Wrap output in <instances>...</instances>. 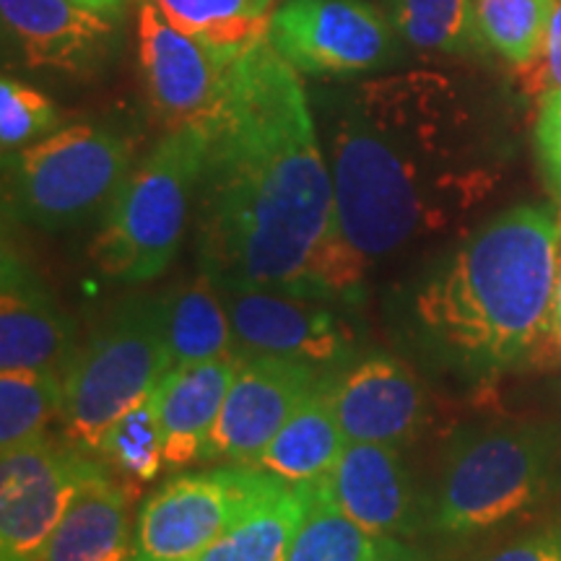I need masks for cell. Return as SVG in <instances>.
Returning a JSON list of instances; mask_svg holds the SVG:
<instances>
[{"label":"cell","instance_id":"cell-1","mask_svg":"<svg viewBox=\"0 0 561 561\" xmlns=\"http://www.w3.org/2000/svg\"><path fill=\"white\" fill-rule=\"evenodd\" d=\"M208 125L193 229L219 289L343 299L362 286L301 73L263 39L229 66Z\"/></svg>","mask_w":561,"mask_h":561},{"label":"cell","instance_id":"cell-2","mask_svg":"<svg viewBox=\"0 0 561 561\" xmlns=\"http://www.w3.org/2000/svg\"><path fill=\"white\" fill-rule=\"evenodd\" d=\"M343 242L369 271L450 221L473 198L460 167V110L430 70L333 81L312 96Z\"/></svg>","mask_w":561,"mask_h":561},{"label":"cell","instance_id":"cell-3","mask_svg":"<svg viewBox=\"0 0 561 561\" xmlns=\"http://www.w3.org/2000/svg\"><path fill=\"white\" fill-rule=\"evenodd\" d=\"M561 271V208L491 216L424 278L413 322L434 356L468 377L536 364Z\"/></svg>","mask_w":561,"mask_h":561},{"label":"cell","instance_id":"cell-4","mask_svg":"<svg viewBox=\"0 0 561 561\" xmlns=\"http://www.w3.org/2000/svg\"><path fill=\"white\" fill-rule=\"evenodd\" d=\"M561 481V426L510 421L453 437L426 504L424 530L471 541L538 507Z\"/></svg>","mask_w":561,"mask_h":561},{"label":"cell","instance_id":"cell-5","mask_svg":"<svg viewBox=\"0 0 561 561\" xmlns=\"http://www.w3.org/2000/svg\"><path fill=\"white\" fill-rule=\"evenodd\" d=\"M206 149V121L187 123L167 130L133 167L91 242L104 278L140 286L170 268L193 221Z\"/></svg>","mask_w":561,"mask_h":561},{"label":"cell","instance_id":"cell-6","mask_svg":"<svg viewBox=\"0 0 561 561\" xmlns=\"http://www.w3.org/2000/svg\"><path fill=\"white\" fill-rule=\"evenodd\" d=\"M172 369L161 294L117 301L96 328L73 346L62 369V432L96 453L112 421L144 401Z\"/></svg>","mask_w":561,"mask_h":561},{"label":"cell","instance_id":"cell-7","mask_svg":"<svg viewBox=\"0 0 561 561\" xmlns=\"http://www.w3.org/2000/svg\"><path fill=\"white\" fill-rule=\"evenodd\" d=\"M133 140L112 125L79 123L5 153V208L45 231L104 214L133 170Z\"/></svg>","mask_w":561,"mask_h":561},{"label":"cell","instance_id":"cell-8","mask_svg":"<svg viewBox=\"0 0 561 561\" xmlns=\"http://www.w3.org/2000/svg\"><path fill=\"white\" fill-rule=\"evenodd\" d=\"M286 486L255 466L172 476L138 507L133 561H193Z\"/></svg>","mask_w":561,"mask_h":561},{"label":"cell","instance_id":"cell-9","mask_svg":"<svg viewBox=\"0 0 561 561\" xmlns=\"http://www.w3.org/2000/svg\"><path fill=\"white\" fill-rule=\"evenodd\" d=\"M265 39L297 73L325 81L382 73L405 47L371 0H278Z\"/></svg>","mask_w":561,"mask_h":561},{"label":"cell","instance_id":"cell-10","mask_svg":"<svg viewBox=\"0 0 561 561\" xmlns=\"http://www.w3.org/2000/svg\"><path fill=\"white\" fill-rule=\"evenodd\" d=\"M107 471L94 453L50 434L3 453L0 462V561H42L79 491Z\"/></svg>","mask_w":561,"mask_h":561},{"label":"cell","instance_id":"cell-11","mask_svg":"<svg viewBox=\"0 0 561 561\" xmlns=\"http://www.w3.org/2000/svg\"><path fill=\"white\" fill-rule=\"evenodd\" d=\"M227 301L234 348L244 356H278L335 367L351 351L346 322L328 301L280 289H221Z\"/></svg>","mask_w":561,"mask_h":561},{"label":"cell","instance_id":"cell-12","mask_svg":"<svg viewBox=\"0 0 561 561\" xmlns=\"http://www.w3.org/2000/svg\"><path fill=\"white\" fill-rule=\"evenodd\" d=\"M322 380L325 375L310 364L242 354L203 460L257 466L280 426Z\"/></svg>","mask_w":561,"mask_h":561},{"label":"cell","instance_id":"cell-13","mask_svg":"<svg viewBox=\"0 0 561 561\" xmlns=\"http://www.w3.org/2000/svg\"><path fill=\"white\" fill-rule=\"evenodd\" d=\"M136 39L146 96L167 130L208 121L227 89L231 62L170 24L153 0H138Z\"/></svg>","mask_w":561,"mask_h":561},{"label":"cell","instance_id":"cell-14","mask_svg":"<svg viewBox=\"0 0 561 561\" xmlns=\"http://www.w3.org/2000/svg\"><path fill=\"white\" fill-rule=\"evenodd\" d=\"M0 16L5 34L34 70L91 79L110 66L117 50V19L70 0H0Z\"/></svg>","mask_w":561,"mask_h":561},{"label":"cell","instance_id":"cell-15","mask_svg":"<svg viewBox=\"0 0 561 561\" xmlns=\"http://www.w3.org/2000/svg\"><path fill=\"white\" fill-rule=\"evenodd\" d=\"M398 450L377 442H348L318 486L359 528L403 541L424 528L426 504L419 502Z\"/></svg>","mask_w":561,"mask_h":561},{"label":"cell","instance_id":"cell-16","mask_svg":"<svg viewBox=\"0 0 561 561\" xmlns=\"http://www.w3.org/2000/svg\"><path fill=\"white\" fill-rule=\"evenodd\" d=\"M331 396L348 442L403 447L424 430L426 390L409 364L371 354L331 380Z\"/></svg>","mask_w":561,"mask_h":561},{"label":"cell","instance_id":"cell-17","mask_svg":"<svg viewBox=\"0 0 561 561\" xmlns=\"http://www.w3.org/2000/svg\"><path fill=\"white\" fill-rule=\"evenodd\" d=\"M70 354V322L58 301L37 273L5 244L0 278V371H62Z\"/></svg>","mask_w":561,"mask_h":561},{"label":"cell","instance_id":"cell-18","mask_svg":"<svg viewBox=\"0 0 561 561\" xmlns=\"http://www.w3.org/2000/svg\"><path fill=\"white\" fill-rule=\"evenodd\" d=\"M240 362L242 354L237 351L219 359L174 367L159 382L157 401L167 468H182L203 460Z\"/></svg>","mask_w":561,"mask_h":561},{"label":"cell","instance_id":"cell-19","mask_svg":"<svg viewBox=\"0 0 561 561\" xmlns=\"http://www.w3.org/2000/svg\"><path fill=\"white\" fill-rule=\"evenodd\" d=\"M130 491L104 471L79 491L42 561H133Z\"/></svg>","mask_w":561,"mask_h":561},{"label":"cell","instance_id":"cell-20","mask_svg":"<svg viewBox=\"0 0 561 561\" xmlns=\"http://www.w3.org/2000/svg\"><path fill=\"white\" fill-rule=\"evenodd\" d=\"M346 445L348 439L333 405L331 380L325 377L320 388L280 426L255 468L289 486L320 483L333 471Z\"/></svg>","mask_w":561,"mask_h":561},{"label":"cell","instance_id":"cell-21","mask_svg":"<svg viewBox=\"0 0 561 561\" xmlns=\"http://www.w3.org/2000/svg\"><path fill=\"white\" fill-rule=\"evenodd\" d=\"M172 369L237 354L224 291L206 271L161 294Z\"/></svg>","mask_w":561,"mask_h":561},{"label":"cell","instance_id":"cell-22","mask_svg":"<svg viewBox=\"0 0 561 561\" xmlns=\"http://www.w3.org/2000/svg\"><path fill=\"white\" fill-rule=\"evenodd\" d=\"M170 24L198 39L224 62L268 37L278 0H153Z\"/></svg>","mask_w":561,"mask_h":561},{"label":"cell","instance_id":"cell-23","mask_svg":"<svg viewBox=\"0 0 561 561\" xmlns=\"http://www.w3.org/2000/svg\"><path fill=\"white\" fill-rule=\"evenodd\" d=\"M310 496L312 483L280 489L193 561H286Z\"/></svg>","mask_w":561,"mask_h":561},{"label":"cell","instance_id":"cell-24","mask_svg":"<svg viewBox=\"0 0 561 561\" xmlns=\"http://www.w3.org/2000/svg\"><path fill=\"white\" fill-rule=\"evenodd\" d=\"M392 30L419 53L468 55L479 50L473 0H385Z\"/></svg>","mask_w":561,"mask_h":561},{"label":"cell","instance_id":"cell-25","mask_svg":"<svg viewBox=\"0 0 561 561\" xmlns=\"http://www.w3.org/2000/svg\"><path fill=\"white\" fill-rule=\"evenodd\" d=\"M392 538L371 536L348 520L312 483V496L286 561H380Z\"/></svg>","mask_w":561,"mask_h":561},{"label":"cell","instance_id":"cell-26","mask_svg":"<svg viewBox=\"0 0 561 561\" xmlns=\"http://www.w3.org/2000/svg\"><path fill=\"white\" fill-rule=\"evenodd\" d=\"M60 413L62 371H0V450H13L47 434V424Z\"/></svg>","mask_w":561,"mask_h":561},{"label":"cell","instance_id":"cell-27","mask_svg":"<svg viewBox=\"0 0 561 561\" xmlns=\"http://www.w3.org/2000/svg\"><path fill=\"white\" fill-rule=\"evenodd\" d=\"M96 455L130 481L149 483L167 468L157 390L112 421L102 434Z\"/></svg>","mask_w":561,"mask_h":561},{"label":"cell","instance_id":"cell-28","mask_svg":"<svg viewBox=\"0 0 561 561\" xmlns=\"http://www.w3.org/2000/svg\"><path fill=\"white\" fill-rule=\"evenodd\" d=\"M481 45L515 68L528 66L541 50L553 0H473Z\"/></svg>","mask_w":561,"mask_h":561},{"label":"cell","instance_id":"cell-29","mask_svg":"<svg viewBox=\"0 0 561 561\" xmlns=\"http://www.w3.org/2000/svg\"><path fill=\"white\" fill-rule=\"evenodd\" d=\"M62 128V115L50 96L30 83L3 76L0 81V146L5 153L21 151Z\"/></svg>","mask_w":561,"mask_h":561},{"label":"cell","instance_id":"cell-30","mask_svg":"<svg viewBox=\"0 0 561 561\" xmlns=\"http://www.w3.org/2000/svg\"><path fill=\"white\" fill-rule=\"evenodd\" d=\"M536 153L546 187L561 208V89L549 91L538 104Z\"/></svg>","mask_w":561,"mask_h":561},{"label":"cell","instance_id":"cell-31","mask_svg":"<svg viewBox=\"0 0 561 561\" xmlns=\"http://www.w3.org/2000/svg\"><path fill=\"white\" fill-rule=\"evenodd\" d=\"M517 70H520L523 89L528 94L546 96L549 91L561 89V0H553L541 50H538L528 66Z\"/></svg>","mask_w":561,"mask_h":561},{"label":"cell","instance_id":"cell-32","mask_svg":"<svg viewBox=\"0 0 561 561\" xmlns=\"http://www.w3.org/2000/svg\"><path fill=\"white\" fill-rule=\"evenodd\" d=\"M479 561H561V517L512 538Z\"/></svg>","mask_w":561,"mask_h":561},{"label":"cell","instance_id":"cell-33","mask_svg":"<svg viewBox=\"0 0 561 561\" xmlns=\"http://www.w3.org/2000/svg\"><path fill=\"white\" fill-rule=\"evenodd\" d=\"M536 364H546V367H561V271L557 280V294H553V307H551V320L546 339L538 351Z\"/></svg>","mask_w":561,"mask_h":561},{"label":"cell","instance_id":"cell-34","mask_svg":"<svg viewBox=\"0 0 561 561\" xmlns=\"http://www.w3.org/2000/svg\"><path fill=\"white\" fill-rule=\"evenodd\" d=\"M380 561H453L447 557H439V553L424 551V549H413V546H405L401 538H392V543L385 551V557Z\"/></svg>","mask_w":561,"mask_h":561},{"label":"cell","instance_id":"cell-35","mask_svg":"<svg viewBox=\"0 0 561 561\" xmlns=\"http://www.w3.org/2000/svg\"><path fill=\"white\" fill-rule=\"evenodd\" d=\"M70 3L81 5V9H87V11L102 13V16L121 19L123 11L130 5V0H70Z\"/></svg>","mask_w":561,"mask_h":561}]
</instances>
